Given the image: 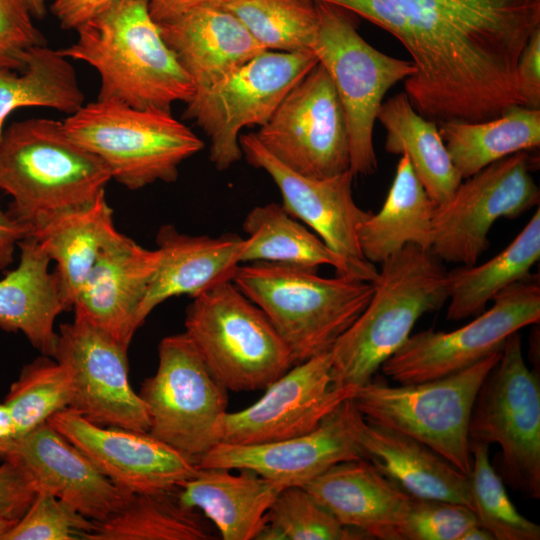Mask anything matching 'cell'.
I'll use <instances>...</instances> for the list:
<instances>
[{
	"label": "cell",
	"mask_w": 540,
	"mask_h": 540,
	"mask_svg": "<svg viewBox=\"0 0 540 540\" xmlns=\"http://www.w3.org/2000/svg\"><path fill=\"white\" fill-rule=\"evenodd\" d=\"M436 206L407 155L401 154L381 209L358 227L363 256L375 265L407 245L430 251Z\"/></svg>",
	"instance_id": "obj_30"
},
{
	"label": "cell",
	"mask_w": 540,
	"mask_h": 540,
	"mask_svg": "<svg viewBox=\"0 0 540 540\" xmlns=\"http://www.w3.org/2000/svg\"><path fill=\"white\" fill-rule=\"evenodd\" d=\"M84 98L70 60L47 44L33 47L19 73L0 68V142L15 110L42 107L71 115L84 105Z\"/></svg>",
	"instance_id": "obj_36"
},
{
	"label": "cell",
	"mask_w": 540,
	"mask_h": 540,
	"mask_svg": "<svg viewBox=\"0 0 540 540\" xmlns=\"http://www.w3.org/2000/svg\"><path fill=\"white\" fill-rule=\"evenodd\" d=\"M159 259L157 249H147L123 234L100 254L75 299V313L128 347Z\"/></svg>",
	"instance_id": "obj_23"
},
{
	"label": "cell",
	"mask_w": 540,
	"mask_h": 540,
	"mask_svg": "<svg viewBox=\"0 0 540 540\" xmlns=\"http://www.w3.org/2000/svg\"><path fill=\"white\" fill-rule=\"evenodd\" d=\"M66 134L108 168L129 190L175 182L179 165L204 148L203 141L171 112L138 109L112 100L84 103L63 121Z\"/></svg>",
	"instance_id": "obj_6"
},
{
	"label": "cell",
	"mask_w": 540,
	"mask_h": 540,
	"mask_svg": "<svg viewBox=\"0 0 540 540\" xmlns=\"http://www.w3.org/2000/svg\"><path fill=\"white\" fill-rule=\"evenodd\" d=\"M354 427L363 458L408 494L472 509L468 475L435 451L403 433L366 420L358 410Z\"/></svg>",
	"instance_id": "obj_26"
},
{
	"label": "cell",
	"mask_w": 540,
	"mask_h": 540,
	"mask_svg": "<svg viewBox=\"0 0 540 540\" xmlns=\"http://www.w3.org/2000/svg\"><path fill=\"white\" fill-rule=\"evenodd\" d=\"M139 395L149 415L148 433L196 463L220 442L227 390L185 332L160 341L157 370Z\"/></svg>",
	"instance_id": "obj_12"
},
{
	"label": "cell",
	"mask_w": 540,
	"mask_h": 540,
	"mask_svg": "<svg viewBox=\"0 0 540 540\" xmlns=\"http://www.w3.org/2000/svg\"><path fill=\"white\" fill-rule=\"evenodd\" d=\"M492 301V307L456 330L443 332L430 328L411 334L382 364V373L397 384L448 376L501 351L509 335L539 323L538 278L529 275L504 289Z\"/></svg>",
	"instance_id": "obj_13"
},
{
	"label": "cell",
	"mask_w": 540,
	"mask_h": 540,
	"mask_svg": "<svg viewBox=\"0 0 540 540\" xmlns=\"http://www.w3.org/2000/svg\"><path fill=\"white\" fill-rule=\"evenodd\" d=\"M178 489L133 494L118 512L103 521H94L93 528L83 539H214L199 511L182 502Z\"/></svg>",
	"instance_id": "obj_35"
},
{
	"label": "cell",
	"mask_w": 540,
	"mask_h": 540,
	"mask_svg": "<svg viewBox=\"0 0 540 540\" xmlns=\"http://www.w3.org/2000/svg\"><path fill=\"white\" fill-rule=\"evenodd\" d=\"M242 154L255 168L264 170L282 195L286 212L304 222L323 242L347 263L352 277L374 282L376 266L362 254L357 230L371 211L360 208L353 197L354 175L315 179L300 175L271 155L255 134L239 136Z\"/></svg>",
	"instance_id": "obj_17"
},
{
	"label": "cell",
	"mask_w": 540,
	"mask_h": 540,
	"mask_svg": "<svg viewBox=\"0 0 540 540\" xmlns=\"http://www.w3.org/2000/svg\"><path fill=\"white\" fill-rule=\"evenodd\" d=\"M364 533L341 524L301 486L283 488L256 540H360Z\"/></svg>",
	"instance_id": "obj_40"
},
{
	"label": "cell",
	"mask_w": 540,
	"mask_h": 540,
	"mask_svg": "<svg viewBox=\"0 0 540 540\" xmlns=\"http://www.w3.org/2000/svg\"><path fill=\"white\" fill-rule=\"evenodd\" d=\"M540 258V208L515 239L500 253L480 265L447 271L446 318L460 321L483 312L489 301L510 285L530 275Z\"/></svg>",
	"instance_id": "obj_33"
},
{
	"label": "cell",
	"mask_w": 540,
	"mask_h": 540,
	"mask_svg": "<svg viewBox=\"0 0 540 540\" xmlns=\"http://www.w3.org/2000/svg\"><path fill=\"white\" fill-rule=\"evenodd\" d=\"M255 136L271 155L300 175L325 179L349 170L345 114L320 63L288 92Z\"/></svg>",
	"instance_id": "obj_15"
},
{
	"label": "cell",
	"mask_w": 540,
	"mask_h": 540,
	"mask_svg": "<svg viewBox=\"0 0 540 540\" xmlns=\"http://www.w3.org/2000/svg\"><path fill=\"white\" fill-rule=\"evenodd\" d=\"M110 180L103 161L74 142L62 121L30 118L4 130L0 189L13 199L10 215L29 230L92 202Z\"/></svg>",
	"instance_id": "obj_4"
},
{
	"label": "cell",
	"mask_w": 540,
	"mask_h": 540,
	"mask_svg": "<svg viewBox=\"0 0 540 540\" xmlns=\"http://www.w3.org/2000/svg\"><path fill=\"white\" fill-rule=\"evenodd\" d=\"M380 265L368 305L330 350L335 388L368 383L419 318L447 302V270L429 250L407 245Z\"/></svg>",
	"instance_id": "obj_3"
},
{
	"label": "cell",
	"mask_w": 540,
	"mask_h": 540,
	"mask_svg": "<svg viewBox=\"0 0 540 540\" xmlns=\"http://www.w3.org/2000/svg\"><path fill=\"white\" fill-rule=\"evenodd\" d=\"M71 397L67 368L53 357L42 355L23 367L3 402L22 438L69 408Z\"/></svg>",
	"instance_id": "obj_38"
},
{
	"label": "cell",
	"mask_w": 540,
	"mask_h": 540,
	"mask_svg": "<svg viewBox=\"0 0 540 540\" xmlns=\"http://www.w3.org/2000/svg\"><path fill=\"white\" fill-rule=\"evenodd\" d=\"M20 260L0 279V328L21 332L42 355L52 356L57 316L66 311L50 259L36 241L26 236L19 243Z\"/></svg>",
	"instance_id": "obj_29"
},
{
	"label": "cell",
	"mask_w": 540,
	"mask_h": 540,
	"mask_svg": "<svg viewBox=\"0 0 540 540\" xmlns=\"http://www.w3.org/2000/svg\"><path fill=\"white\" fill-rule=\"evenodd\" d=\"M115 1L118 0H52L50 11L62 29L76 30Z\"/></svg>",
	"instance_id": "obj_46"
},
{
	"label": "cell",
	"mask_w": 540,
	"mask_h": 540,
	"mask_svg": "<svg viewBox=\"0 0 540 540\" xmlns=\"http://www.w3.org/2000/svg\"><path fill=\"white\" fill-rule=\"evenodd\" d=\"M460 540H494V537L479 524L468 528Z\"/></svg>",
	"instance_id": "obj_50"
},
{
	"label": "cell",
	"mask_w": 540,
	"mask_h": 540,
	"mask_svg": "<svg viewBox=\"0 0 540 540\" xmlns=\"http://www.w3.org/2000/svg\"><path fill=\"white\" fill-rule=\"evenodd\" d=\"M437 125L462 179L507 156L540 146V109L520 104L486 121L449 120Z\"/></svg>",
	"instance_id": "obj_32"
},
{
	"label": "cell",
	"mask_w": 540,
	"mask_h": 540,
	"mask_svg": "<svg viewBox=\"0 0 540 540\" xmlns=\"http://www.w3.org/2000/svg\"><path fill=\"white\" fill-rule=\"evenodd\" d=\"M243 229L248 237L241 263L265 261L316 269L329 265L337 274L351 276L345 260L289 215L282 205L268 203L252 208L244 219Z\"/></svg>",
	"instance_id": "obj_34"
},
{
	"label": "cell",
	"mask_w": 540,
	"mask_h": 540,
	"mask_svg": "<svg viewBox=\"0 0 540 540\" xmlns=\"http://www.w3.org/2000/svg\"><path fill=\"white\" fill-rule=\"evenodd\" d=\"M265 390L251 406L225 414L220 442L262 444L309 433L354 392L333 386L330 351L295 364Z\"/></svg>",
	"instance_id": "obj_18"
},
{
	"label": "cell",
	"mask_w": 540,
	"mask_h": 540,
	"mask_svg": "<svg viewBox=\"0 0 540 540\" xmlns=\"http://www.w3.org/2000/svg\"><path fill=\"white\" fill-rule=\"evenodd\" d=\"M192 299L184 332L227 391L266 389L295 365L268 317L232 281Z\"/></svg>",
	"instance_id": "obj_8"
},
{
	"label": "cell",
	"mask_w": 540,
	"mask_h": 540,
	"mask_svg": "<svg viewBox=\"0 0 540 540\" xmlns=\"http://www.w3.org/2000/svg\"><path fill=\"white\" fill-rule=\"evenodd\" d=\"M223 0H151L149 11L153 20L159 24L170 21L188 10L204 4L220 5Z\"/></svg>",
	"instance_id": "obj_48"
},
{
	"label": "cell",
	"mask_w": 540,
	"mask_h": 540,
	"mask_svg": "<svg viewBox=\"0 0 540 540\" xmlns=\"http://www.w3.org/2000/svg\"><path fill=\"white\" fill-rule=\"evenodd\" d=\"M234 475L225 468H199L178 494L187 506L203 512L224 540H256L281 484L248 469Z\"/></svg>",
	"instance_id": "obj_28"
},
{
	"label": "cell",
	"mask_w": 540,
	"mask_h": 540,
	"mask_svg": "<svg viewBox=\"0 0 540 540\" xmlns=\"http://www.w3.org/2000/svg\"><path fill=\"white\" fill-rule=\"evenodd\" d=\"M220 6L267 50L312 51L319 23L312 0H223Z\"/></svg>",
	"instance_id": "obj_37"
},
{
	"label": "cell",
	"mask_w": 540,
	"mask_h": 540,
	"mask_svg": "<svg viewBox=\"0 0 540 540\" xmlns=\"http://www.w3.org/2000/svg\"><path fill=\"white\" fill-rule=\"evenodd\" d=\"M36 487L21 464L14 458L0 465V515L19 520L32 503Z\"/></svg>",
	"instance_id": "obj_44"
},
{
	"label": "cell",
	"mask_w": 540,
	"mask_h": 540,
	"mask_svg": "<svg viewBox=\"0 0 540 540\" xmlns=\"http://www.w3.org/2000/svg\"><path fill=\"white\" fill-rule=\"evenodd\" d=\"M318 32L312 51L329 74L341 102L349 138V170L372 175L378 161L373 129L387 91L413 75L414 64L389 56L358 33L352 12L315 2Z\"/></svg>",
	"instance_id": "obj_9"
},
{
	"label": "cell",
	"mask_w": 540,
	"mask_h": 540,
	"mask_svg": "<svg viewBox=\"0 0 540 540\" xmlns=\"http://www.w3.org/2000/svg\"><path fill=\"white\" fill-rule=\"evenodd\" d=\"M516 79L521 105L540 109V28L532 32L520 53Z\"/></svg>",
	"instance_id": "obj_45"
},
{
	"label": "cell",
	"mask_w": 540,
	"mask_h": 540,
	"mask_svg": "<svg viewBox=\"0 0 540 540\" xmlns=\"http://www.w3.org/2000/svg\"><path fill=\"white\" fill-rule=\"evenodd\" d=\"M468 434L470 444L499 445L500 477L540 498V381L525 363L519 331L508 336L478 391Z\"/></svg>",
	"instance_id": "obj_10"
},
{
	"label": "cell",
	"mask_w": 540,
	"mask_h": 540,
	"mask_svg": "<svg viewBox=\"0 0 540 540\" xmlns=\"http://www.w3.org/2000/svg\"><path fill=\"white\" fill-rule=\"evenodd\" d=\"M344 8L393 35L415 72L405 93L435 122H481L520 104L516 65L540 0H312Z\"/></svg>",
	"instance_id": "obj_1"
},
{
	"label": "cell",
	"mask_w": 540,
	"mask_h": 540,
	"mask_svg": "<svg viewBox=\"0 0 540 540\" xmlns=\"http://www.w3.org/2000/svg\"><path fill=\"white\" fill-rule=\"evenodd\" d=\"M167 46L201 92L267 51L229 11L196 6L158 24Z\"/></svg>",
	"instance_id": "obj_25"
},
{
	"label": "cell",
	"mask_w": 540,
	"mask_h": 540,
	"mask_svg": "<svg viewBox=\"0 0 540 540\" xmlns=\"http://www.w3.org/2000/svg\"><path fill=\"white\" fill-rule=\"evenodd\" d=\"M29 227L19 222L0 207V269L13 260L15 246L27 236Z\"/></svg>",
	"instance_id": "obj_47"
},
{
	"label": "cell",
	"mask_w": 540,
	"mask_h": 540,
	"mask_svg": "<svg viewBox=\"0 0 540 540\" xmlns=\"http://www.w3.org/2000/svg\"><path fill=\"white\" fill-rule=\"evenodd\" d=\"M317 64L313 51L267 50L193 94L183 118L193 120L209 137V159L217 170H227L242 158L240 131L264 125L288 92Z\"/></svg>",
	"instance_id": "obj_11"
},
{
	"label": "cell",
	"mask_w": 540,
	"mask_h": 540,
	"mask_svg": "<svg viewBox=\"0 0 540 540\" xmlns=\"http://www.w3.org/2000/svg\"><path fill=\"white\" fill-rule=\"evenodd\" d=\"M24 0H0V68L22 71L29 51L46 44Z\"/></svg>",
	"instance_id": "obj_43"
},
{
	"label": "cell",
	"mask_w": 540,
	"mask_h": 540,
	"mask_svg": "<svg viewBox=\"0 0 540 540\" xmlns=\"http://www.w3.org/2000/svg\"><path fill=\"white\" fill-rule=\"evenodd\" d=\"M303 487L341 524L369 539L397 540L414 498L366 459L337 463Z\"/></svg>",
	"instance_id": "obj_24"
},
{
	"label": "cell",
	"mask_w": 540,
	"mask_h": 540,
	"mask_svg": "<svg viewBox=\"0 0 540 540\" xmlns=\"http://www.w3.org/2000/svg\"><path fill=\"white\" fill-rule=\"evenodd\" d=\"M377 120L386 131L385 150L406 154L432 200L437 205L448 201L463 179L450 159L437 122L418 113L405 92L383 102Z\"/></svg>",
	"instance_id": "obj_31"
},
{
	"label": "cell",
	"mask_w": 540,
	"mask_h": 540,
	"mask_svg": "<svg viewBox=\"0 0 540 540\" xmlns=\"http://www.w3.org/2000/svg\"><path fill=\"white\" fill-rule=\"evenodd\" d=\"M357 409L343 401L309 433L269 443H218L197 463L199 468L248 469L281 484L305 486L331 466L364 459L356 440Z\"/></svg>",
	"instance_id": "obj_20"
},
{
	"label": "cell",
	"mask_w": 540,
	"mask_h": 540,
	"mask_svg": "<svg viewBox=\"0 0 540 540\" xmlns=\"http://www.w3.org/2000/svg\"><path fill=\"white\" fill-rule=\"evenodd\" d=\"M20 439L7 406L0 402V461L14 455Z\"/></svg>",
	"instance_id": "obj_49"
},
{
	"label": "cell",
	"mask_w": 540,
	"mask_h": 540,
	"mask_svg": "<svg viewBox=\"0 0 540 540\" xmlns=\"http://www.w3.org/2000/svg\"><path fill=\"white\" fill-rule=\"evenodd\" d=\"M470 448L469 492L478 524L494 540H539L540 526L521 515L511 502L502 478L490 463L488 446L471 443Z\"/></svg>",
	"instance_id": "obj_39"
},
{
	"label": "cell",
	"mask_w": 540,
	"mask_h": 540,
	"mask_svg": "<svg viewBox=\"0 0 540 540\" xmlns=\"http://www.w3.org/2000/svg\"><path fill=\"white\" fill-rule=\"evenodd\" d=\"M48 423L130 494L172 491L195 477V461L148 432L94 424L66 408Z\"/></svg>",
	"instance_id": "obj_19"
},
{
	"label": "cell",
	"mask_w": 540,
	"mask_h": 540,
	"mask_svg": "<svg viewBox=\"0 0 540 540\" xmlns=\"http://www.w3.org/2000/svg\"><path fill=\"white\" fill-rule=\"evenodd\" d=\"M127 349L75 313L72 322L60 326L51 357L69 372L70 409L100 426L148 432L147 408L129 383Z\"/></svg>",
	"instance_id": "obj_16"
},
{
	"label": "cell",
	"mask_w": 540,
	"mask_h": 540,
	"mask_svg": "<svg viewBox=\"0 0 540 540\" xmlns=\"http://www.w3.org/2000/svg\"><path fill=\"white\" fill-rule=\"evenodd\" d=\"M475 524V513L464 504L414 497L397 540H460Z\"/></svg>",
	"instance_id": "obj_42"
},
{
	"label": "cell",
	"mask_w": 540,
	"mask_h": 540,
	"mask_svg": "<svg viewBox=\"0 0 540 540\" xmlns=\"http://www.w3.org/2000/svg\"><path fill=\"white\" fill-rule=\"evenodd\" d=\"M232 282L268 317L295 364L329 352L375 289L355 277L265 261L239 265Z\"/></svg>",
	"instance_id": "obj_5"
},
{
	"label": "cell",
	"mask_w": 540,
	"mask_h": 540,
	"mask_svg": "<svg viewBox=\"0 0 540 540\" xmlns=\"http://www.w3.org/2000/svg\"><path fill=\"white\" fill-rule=\"evenodd\" d=\"M18 520L0 515V540L15 526Z\"/></svg>",
	"instance_id": "obj_52"
},
{
	"label": "cell",
	"mask_w": 540,
	"mask_h": 540,
	"mask_svg": "<svg viewBox=\"0 0 540 540\" xmlns=\"http://www.w3.org/2000/svg\"><path fill=\"white\" fill-rule=\"evenodd\" d=\"M501 352L454 374L425 382L389 385L372 378L354 390L351 400L366 420L423 443L469 475L472 408Z\"/></svg>",
	"instance_id": "obj_7"
},
{
	"label": "cell",
	"mask_w": 540,
	"mask_h": 540,
	"mask_svg": "<svg viewBox=\"0 0 540 540\" xmlns=\"http://www.w3.org/2000/svg\"><path fill=\"white\" fill-rule=\"evenodd\" d=\"M11 458L25 469L37 491L52 494L95 522L118 512L133 495L111 482L48 422L22 437Z\"/></svg>",
	"instance_id": "obj_21"
},
{
	"label": "cell",
	"mask_w": 540,
	"mask_h": 540,
	"mask_svg": "<svg viewBox=\"0 0 540 540\" xmlns=\"http://www.w3.org/2000/svg\"><path fill=\"white\" fill-rule=\"evenodd\" d=\"M33 18L42 20L47 14V3L51 0H24Z\"/></svg>",
	"instance_id": "obj_51"
},
{
	"label": "cell",
	"mask_w": 540,
	"mask_h": 540,
	"mask_svg": "<svg viewBox=\"0 0 540 540\" xmlns=\"http://www.w3.org/2000/svg\"><path fill=\"white\" fill-rule=\"evenodd\" d=\"M94 521L45 491H37L24 515L2 540H75L91 531Z\"/></svg>",
	"instance_id": "obj_41"
},
{
	"label": "cell",
	"mask_w": 540,
	"mask_h": 540,
	"mask_svg": "<svg viewBox=\"0 0 540 540\" xmlns=\"http://www.w3.org/2000/svg\"><path fill=\"white\" fill-rule=\"evenodd\" d=\"M41 250L56 262L59 291L67 310L102 251L122 237L113 220L105 191L92 202L59 213L29 230Z\"/></svg>",
	"instance_id": "obj_27"
},
{
	"label": "cell",
	"mask_w": 540,
	"mask_h": 540,
	"mask_svg": "<svg viewBox=\"0 0 540 540\" xmlns=\"http://www.w3.org/2000/svg\"><path fill=\"white\" fill-rule=\"evenodd\" d=\"M160 254L157 270L140 303L136 325L171 297L194 298L219 284L233 280L246 245L234 233L218 237L188 235L172 224L162 225L156 235Z\"/></svg>",
	"instance_id": "obj_22"
},
{
	"label": "cell",
	"mask_w": 540,
	"mask_h": 540,
	"mask_svg": "<svg viewBox=\"0 0 540 540\" xmlns=\"http://www.w3.org/2000/svg\"><path fill=\"white\" fill-rule=\"evenodd\" d=\"M535 166L536 158L522 151L463 179L451 198L435 208L430 252L440 261L476 264L498 219H514L538 206Z\"/></svg>",
	"instance_id": "obj_14"
},
{
	"label": "cell",
	"mask_w": 540,
	"mask_h": 540,
	"mask_svg": "<svg viewBox=\"0 0 540 540\" xmlns=\"http://www.w3.org/2000/svg\"><path fill=\"white\" fill-rule=\"evenodd\" d=\"M59 52L85 62L100 78L97 99L171 112L194 94L192 80L165 43L148 0H118L76 30Z\"/></svg>",
	"instance_id": "obj_2"
}]
</instances>
